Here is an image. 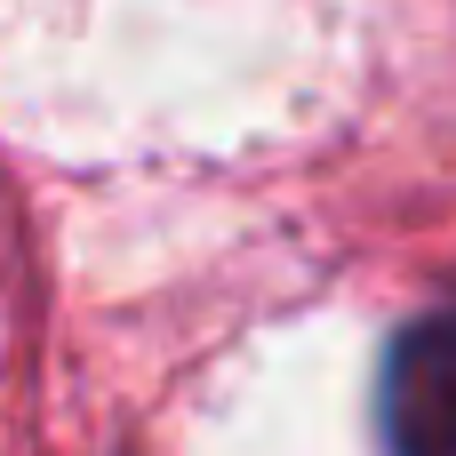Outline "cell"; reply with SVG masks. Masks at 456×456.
<instances>
[{
	"instance_id": "obj_1",
	"label": "cell",
	"mask_w": 456,
	"mask_h": 456,
	"mask_svg": "<svg viewBox=\"0 0 456 456\" xmlns=\"http://www.w3.org/2000/svg\"><path fill=\"white\" fill-rule=\"evenodd\" d=\"M385 456H456V305L409 321L377 369Z\"/></svg>"
}]
</instances>
